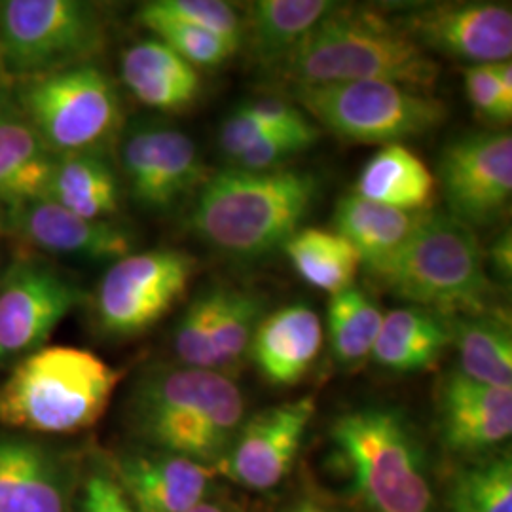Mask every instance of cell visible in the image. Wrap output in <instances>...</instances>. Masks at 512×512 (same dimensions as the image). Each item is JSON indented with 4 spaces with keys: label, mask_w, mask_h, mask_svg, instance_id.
Returning a JSON list of instances; mask_svg holds the SVG:
<instances>
[{
    "label": "cell",
    "mask_w": 512,
    "mask_h": 512,
    "mask_svg": "<svg viewBox=\"0 0 512 512\" xmlns=\"http://www.w3.org/2000/svg\"><path fill=\"white\" fill-rule=\"evenodd\" d=\"M128 420L150 450L217 471L245 421V397L230 376L215 370L154 366L131 389Z\"/></svg>",
    "instance_id": "6da1fadb"
},
{
    "label": "cell",
    "mask_w": 512,
    "mask_h": 512,
    "mask_svg": "<svg viewBox=\"0 0 512 512\" xmlns=\"http://www.w3.org/2000/svg\"><path fill=\"white\" fill-rule=\"evenodd\" d=\"M317 196L319 181L308 171L228 167L202 184L190 226L222 255L260 258L300 230Z\"/></svg>",
    "instance_id": "7a4b0ae2"
},
{
    "label": "cell",
    "mask_w": 512,
    "mask_h": 512,
    "mask_svg": "<svg viewBox=\"0 0 512 512\" xmlns=\"http://www.w3.org/2000/svg\"><path fill=\"white\" fill-rule=\"evenodd\" d=\"M277 71L294 88L387 82L427 93L440 67L397 23L372 10L334 6Z\"/></svg>",
    "instance_id": "3957f363"
},
{
    "label": "cell",
    "mask_w": 512,
    "mask_h": 512,
    "mask_svg": "<svg viewBox=\"0 0 512 512\" xmlns=\"http://www.w3.org/2000/svg\"><path fill=\"white\" fill-rule=\"evenodd\" d=\"M122 372L88 349L44 346L19 359L0 385V423L38 435H71L105 414Z\"/></svg>",
    "instance_id": "277c9868"
},
{
    "label": "cell",
    "mask_w": 512,
    "mask_h": 512,
    "mask_svg": "<svg viewBox=\"0 0 512 512\" xmlns=\"http://www.w3.org/2000/svg\"><path fill=\"white\" fill-rule=\"evenodd\" d=\"M338 463L370 512H433L435 495L425 454L401 410L366 406L330 427Z\"/></svg>",
    "instance_id": "5b68a950"
},
{
    "label": "cell",
    "mask_w": 512,
    "mask_h": 512,
    "mask_svg": "<svg viewBox=\"0 0 512 512\" xmlns=\"http://www.w3.org/2000/svg\"><path fill=\"white\" fill-rule=\"evenodd\" d=\"M380 283L399 300L446 319L480 313L492 293L484 251L471 228L429 213Z\"/></svg>",
    "instance_id": "8992f818"
},
{
    "label": "cell",
    "mask_w": 512,
    "mask_h": 512,
    "mask_svg": "<svg viewBox=\"0 0 512 512\" xmlns=\"http://www.w3.org/2000/svg\"><path fill=\"white\" fill-rule=\"evenodd\" d=\"M103 44L105 25L88 2H0V73L12 88L92 63Z\"/></svg>",
    "instance_id": "52a82bcc"
},
{
    "label": "cell",
    "mask_w": 512,
    "mask_h": 512,
    "mask_svg": "<svg viewBox=\"0 0 512 512\" xmlns=\"http://www.w3.org/2000/svg\"><path fill=\"white\" fill-rule=\"evenodd\" d=\"M14 101L55 156L103 152L122 128L118 90L93 63L18 84Z\"/></svg>",
    "instance_id": "ba28073f"
},
{
    "label": "cell",
    "mask_w": 512,
    "mask_h": 512,
    "mask_svg": "<svg viewBox=\"0 0 512 512\" xmlns=\"http://www.w3.org/2000/svg\"><path fill=\"white\" fill-rule=\"evenodd\" d=\"M293 93L334 135L361 145H401L437 128L448 114L437 97L387 82L296 86Z\"/></svg>",
    "instance_id": "9c48e42d"
},
{
    "label": "cell",
    "mask_w": 512,
    "mask_h": 512,
    "mask_svg": "<svg viewBox=\"0 0 512 512\" xmlns=\"http://www.w3.org/2000/svg\"><path fill=\"white\" fill-rule=\"evenodd\" d=\"M198 260L181 249H152L112 262L95 294L97 325L114 338L156 327L188 291Z\"/></svg>",
    "instance_id": "30bf717a"
},
{
    "label": "cell",
    "mask_w": 512,
    "mask_h": 512,
    "mask_svg": "<svg viewBox=\"0 0 512 512\" xmlns=\"http://www.w3.org/2000/svg\"><path fill=\"white\" fill-rule=\"evenodd\" d=\"M73 277L44 256L21 253L0 274V366L44 348L59 323L84 302Z\"/></svg>",
    "instance_id": "8fae6325"
},
{
    "label": "cell",
    "mask_w": 512,
    "mask_h": 512,
    "mask_svg": "<svg viewBox=\"0 0 512 512\" xmlns=\"http://www.w3.org/2000/svg\"><path fill=\"white\" fill-rule=\"evenodd\" d=\"M120 160L135 203L169 213L207 181L196 143L162 122H137L124 133Z\"/></svg>",
    "instance_id": "7c38bea8"
},
{
    "label": "cell",
    "mask_w": 512,
    "mask_h": 512,
    "mask_svg": "<svg viewBox=\"0 0 512 512\" xmlns=\"http://www.w3.org/2000/svg\"><path fill=\"white\" fill-rule=\"evenodd\" d=\"M439 184L452 219L469 228L499 219L512 196L511 133L484 131L448 145L440 154Z\"/></svg>",
    "instance_id": "4fadbf2b"
},
{
    "label": "cell",
    "mask_w": 512,
    "mask_h": 512,
    "mask_svg": "<svg viewBox=\"0 0 512 512\" xmlns=\"http://www.w3.org/2000/svg\"><path fill=\"white\" fill-rule=\"evenodd\" d=\"M404 33L427 52H439L473 65L511 61L512 12L495 2H440L410 10Z\"/></svg>",
    "instance_id": "5bb4252c"
},
{
    "label": "cell",
    "mask_w": 512,
    "mask_h": 512,
    "mask_svg": "<svg viewBox=\"0 0 512 512\" xmlns=\"http://www.w3.org/2000/svg\"><path fill=\"white\" fill-rule=\"evenodd\" d=\"M313 416L315 399L306 395L243 421L228 454L217 465V475L256 492L279 486L293 469Z\"/></svg>",
    "instance_id": "9a60e30c"
},
{
    "label": "cell",
    "mask_w": 512,
    "mask_h": 512,
    "mask_svg": "<svg viewBox=\"0 0 512 512\" xmlns=\"http://www.w3.org/2000/svg\"><path fill=\"white\" fill-rule=\"evenodd\" d=\"M78 465L42 440L0 435V512H74Z\"/></svg>",
    "instance_id": "2e32d148"
},
{
    "label": "cell",
    "mask_w": 512,
    "mask_h": 512,
    "mask_svg": "<svg viewBox=\"0 0 512 512\" xmlns=\"http://www.w3.org/2000/svg\"><path fill=\"white\" fill-rule=\"evenodd\" d=\"M4 228L33 249L92 262H116L135 247V236L110 222L78 217L48 198L8 207Z\"/></svg>",
    "instance_id": "e0dca14e"
},
{
    "label": "cell",
    "mask_w": 512,
    "mask_h": 512,
    "mask_svg": "<svg viewBox=\"0 0 512 512\" xmlns=\"http://www.w3.org/2000/svg\"><path fill=\"white\" fill-rule=\"evenodd\" d=\"M110 469L137 512H188L207 499L217 471L198 461L160 452H131Z\"/></svg>",
    "instance_id": "ac0fdd59"
},
{
    "label": "cell",
    "mask_w": 512,
    "mask_h": 512,
    "mask_svg": "<svg viewBox=\"0 0 512 512\" xmlns=\"http://www.w3.org/2000/svg\"><path fill=\"white\" fill-rule=\"evenodd\" d=\"M440 435L448 450L478 454L511 439L512 389L478 384L459 370L439 387Z\"/></svg>",
    "instance_id": "d6986e66"
},
{
    "label": "cell",
    "mask_w": 512,
    "mask_h": 512,
    "mask_svg": "<svg viewBox=\"0 0 512 512\" xmlns=\"http://www.w3.org/2000/svg\"><path fill=\"white\" fill-rule=\"evenodd\" d=\"M323 348V323L308 304H291L258 323L249 355L274 385L298 384Z\"/></svg>",
    "instance_id": "ffe728a7"
},
{
    "label": "cell",
    "mask_w": 512,
    "mask_h": 512,
    "mask_svg": "<svg viewBox=\"0 0 512 512\" xmlns=\"http://www.w3.org/2000/svg\"><path fill=\"white\" fill-rule=\"evenodd\" d=\"M425 215L349 194L336 207L334 232L348 239L361 256V266L380 281L416 234Z\"/></svg>",
    "instance_id": "44dd1931"
},
{
    "label": "cell",
    "mask_w": 512,
    "mask_h": 512,
    "mask_svg": "<svg viewBox=\"0 0 512 512\" xmlns=\"http://www.w3.org/2000/svg\"><path fill=\"white\" fill-rule=\"evenodd\" d=\"M122 82L148 109L184 112L202 93V76L158 38L141 40L122 55Z\"/></svg>",
    "instance_id": "7402d4cb"
},
{
    "label": "cell",
    "mask_w": 512,
    "mask_h": 512,
    "mask_svg": "<svg viewBox=\"0 0 512 512\" xmlns=\"http://www.w3.org/2000/svg\"><path fill=\"white\" fill-rule=\"evenodd\" d=\"M55 158L12 101L0 112V205L46 198Z\"/></svg>",
    "instance_id": "603a6c76"
},
{
    "label": "cell",
    "mask_w": 512,
    "mask_h": 512,
    "mask_svg": "<svg viewBox=\"0 0 512 512\" xmlns=\"http://www.w3.org/2000/svg\"><path fill=\"white\" fill-rule=\"evenodd\" d=\"M450 344L452 330L446 317L406 306L384 315L370 359L389 372L416 374L437 365Z\"/></svg>",
    "instance_id": "cb8c5ba5"
},
{
    "label": "cell",
    "mask_w": 512,
    "mask_h": 512,
    "mask_svg": "<svg viewBox=\"0 0 512 512\" xmlns=\"http://www.w3.org/2000/svg\"><path fill=\"white\" fill-rule=\"evenodd\" d=\"M329 0H258L243 23L249 52L262 69H279L311 29L329 14Z\"/></svg>",
    "instance_id": "d4e9b609"
},
{
    "label": "cell",
    "mask_w": 512,
    "mask_h": 512,
    "mask_svg": "<svg viewBox=\"0 0 512 512\" xmlns=\"http://www.w3.org/2000/svg\"><path fill=\"white\" fill-rule=\"evenodd\" d=\"M435 190L437 181L418 154L404 145H387L366 162L353 194L401 211L427 213Z\"/></svg>",
    "instance_id": "484cf974"
},
{
    "label": "cell",
    "mask_w": 512,
    "mask_h": 512,
    "mask_svg": "<svg viewBox=\"0 0 512 512\" xmlns=\"http://www.w3.org/2000/svg\"><path fill=\"white\" fill-rule=\"evenodd\" d=\"M48 200L74 215L109 220L120 207V184L103 152H74L55 158Z\"/></svg>",
    "instance_id": "4316f807"
},
{
    "label": "cell",
    "mask_w": 512,
    "mask_h": 512,
    "mask_svg": "<svg viewBox=\"0 0 512 512\" xmlns=\"http://www.w3.org/2000/svg\"><path fill=\"white\" fill-rule=\"evenodd\" d=\"M452 342L459 353V372L473 382L512 389L511 325L501 315L471 313L450 317Z\"/></svg>",
    "instance_id": "83f0119b"
},
{
    "label": "cell",
    "mask_w": 512,
    "mask_h": 512,
    "mask_svg": "<svg viewBox=\"0 0 512 512\" xmlns=\"http://www.w3.org/2000/svg\"><path fill=\"white\" fill-rule=\"evenodd\" d=\"M283 251L296 274L330 296L353 287L361 268V256L348 239L321 228H300L287 239Z\"/></svg>",
    "instance_id": "f1b7e54d"
},
{
    "label": "cell",
    "mask_w": 512,
    "mask_h": 512,
    "mask_svg": "<svg viewBox=\"0 0 512 512\" xmlns=\"http://www.w3.org/2000/svg\"><path fill=\"white\" fill-rule=\"evenodd\" d=\"M264 317L262 294L239 289L217 287V308L211 327L213 370L230 376L243 365L249 355L256 327Z\"/></svg>",
    "instance_id": "f546056e"
},
{
    "label": "cell",
    "mask_w": 512,
    "mask_h": 512,
    "mask_svg": "<svg viewBox=\"0 0 512 512\" xmlns=\"http://www.w3.org/2000/svg\"><path fill=\"white\" fill-rule=\"evenodd\" d=\"M382 321L378 304L357 287L330 296L327 327L334 359L348 368L363 365L370 359Z\"/></svg>",
    "instance_id": "4dcf8cb0"
},
{
    "label": "cell",
    "mask_w": 512,
    "mask_h": 512,
    "mask_svg": "<svg viewBox=\"0 0 512 512\" xmlns=\"http://www.w3.org/2000/svg\"><path fill=\"white\" fill-rule=\"evenodd\" d=\"M452 512H512V461L509 456L478 461L452 478Z\"/></svg>",
    "instance_id": "1f68e13d"
},
{
    "label": "cell",
    "mask_w": 512,
    "mask_h": 512,
    "mask_svg": "<svg viewBox=\"0 0 512 512\" xmlns=\"http://www.w3.org/2000/svg\"><path fill=\"white\" fill-rule=\"evenodd\" d=\"M141 19H169L198 27L224 38L238 50L245 35V23L238 10L220 0H152L139 8Z\"/></svg>",
    "instance_id": "d6a6232c"
},
{
    "label": "cell",
    "mask_w": 512,
    "mask_h": 512,
    "mask_svg": "<svg viewBox=\"0 0 512 512\" xmlns=\"http://www.w3.org/2000/svg\"><path fill=\"white\" fill-rule=\"evenodd\" d=\"M141 23L194 69H215L238 54L230 42L198 27L169 19H141Z\"/></svg>",
    "instance_id": "836d02e7"
},
{
    "label": "cell",
    "mask_w": 512,
    "mask_h": 512,
    "mask_svg": "<svg viewBox=\"0 0 512 512\" xmlns=\"http://www.w3.org/2000/svg\"><path fill=\"white\" fill-rule=\"evenodd\" d=\"M217 287H209L198 294L177 323L173 334V348L179 365L213 370L211 327L217 308Z\"/></svg>",
    "instance_id": "e575fe53"
},
{
    "label": "cell",
    "mask_w": 512,
    "mask_h": 512,
    "mask_svg": "<svg viewBox=\"0 0 512 512\" xmlns=\"http://www.w3.org/2000/svg\"><path fill=\"white\" fill-rule=\"evenodd\" d=\"M319 137V131L315 133H272L264 139H260L253 147L247 148L241 156H238L230 167L243 169V171H272L281 169L289 158L296 156L298 152L310 148Z\"/></svg>",
    "instance_id": "d590c367"
},
{
    "label": "cell",
    "mask_w": 512,
    "mask_h": 512,
    "mask_svg": "<svg viewBox=\"0 0 512 512\" xmlns=\"http://www.w3.org/2000/svg\"><path fill=\"white\" fill-rule=\"evenodd\" d=\"M76 505L78 512H137L105 463H93L82 476Z\"/></svg>",
    "instance_id": "8d00e7d4"
},
{
    "label": "cell",
    "mask_w": 512,
    "mask_h": 512,
    "mask_svg": "<svg viewBox=\"0 0 512 512\" xmlns=\"http://www.w3.org/2000/svg\"><path fill=\"white\" fill-rule=\"evenodd\" d=\"M465 92L473 109L495 124H505L512 116V105L505 101L495 76V63L471 65L463 73Z\"/></svg>",
    "instance_id": "74e56055"
},
{
    "label": "cell",
    "mask_w": 512,
    "mask_h": 512,
    "mask_svg": "<svg viewBox=\"0 0 512 512\" xmlns=\"http://www.w3.org/2000/svg\"><path fill=\"white\" fill-rule=\"evenodd\" d=\"M272 133H281V131L268 128L266 124L256 120L255 116H251L243 107H239L220 126V152L232 164L247 148L253 147L260 139H264ZM285 133H293V131H285ZM311 133H315V131H311Z\"/></svg>",
    "instance_id": "f35d334b"
},
{
    "label": "cell",
    "mask_w": 512,
    "mask_h": 512,
    "mask_svg": "<svg viewBox=\"0 0 512 512\" xmlns=\"http://www.w3.org/2000/svg\"><path fill=\"white\" fill-rule=\"evenodd\" d=\"M256 120L277 131H293V133H311L317 128L306 118V114L293 103L277 97H260L241 105Z\"/></svg>",
    "instance_id": "ab89813d"
},
{
    "label": "cell",
    "mask_w": 512,
    "mask_h": 512,
    "mask_svg": "<svg viewBox=\"0 0 512 512\" xmlns=\"http://www.w3.org/2000/svg\"><path fill=\"white\" fill-rule=\"evenodd\" d=\"M484 260L490 262L495 275H499L503 281H511L512 275V238L511 232L501 234L490 247V255L484 256Z\"/></svg>",
    "instance_id": "60d3db41"
},
{
    "label": "cell",
    "mask_w": 512,
    "mask_h": 512,
    "mask_svg": "<svg viewBox=\"0 0 512 512\" xmlns=\"http://www.w3.org/2000/svg\"><path fill=\"white\" fill-rule=\"evenodd\" d=\"M291 512H338L334 509H330L327 505L319 503V501H313V499H304L300 501Z\"/></svg>",
    "instance_id": "b9f144b4"
},
{
    "label": "cell",
    "mask_w": 512,
    "mask_h": 512,
    "mask_svg": "<svg viewBox=\"0 0 512 512\" xmlns=\"http://www.w3.org/2000/svg\"><path fill=\"white\" fill-rule=\"evenodd\" d=\"M12 101H14V88L10 86V82L0 73V112L6 109Z\"/></svg>",
    "instance_id": "7bdbcfd3"
},
{
    "label": "cell",
    "mask_w": 512,
    "mask_h": 512,
    "mask_svg": "<svg viewBox=\"0 0 512 512\" xmlns=\"http://www.w3.org/2000/svg\"><path fill=\"white\" fill-rule=\"evenodd\" d=\"M188 512H232L230 509H226L224 505H220V503H215V501H202L200 505H196L194 509H190Z\"/></svg>",
    "instance_id": "ee69618b"
}]
</instances>
